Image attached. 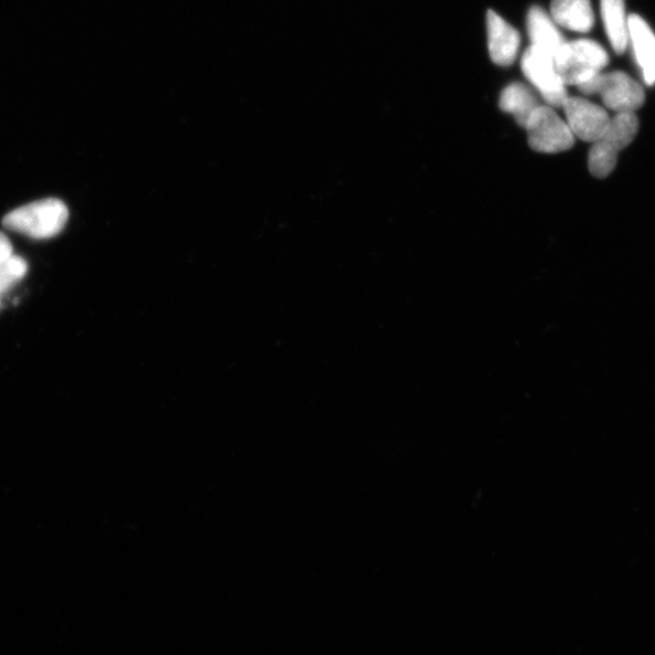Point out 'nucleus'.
<instances>
[{
  "label": "nucleus",
  "mask_w": 655,
  "mask_h": 655,
  "mask_svg": "<svg viewBox=\"0 0 655 655\" xmlns=\"http://www.w3.org/2000/svg\"><path fill=\"white\" fill-rule=\"evenodd\" d=\"M67 220L66 205L58 198H46L10 211L3 219V225L29 238L48 239L58 236Z\"/></svg>",
  "instance_id": "obj_1"
},
{
  "label": "nucleus",
  "mask_w": 655,
  "mask_h": 655,
  "mask_svg": "<svg viewBox=\"0 0 655 655\" xmlns=\"http://www.w3.org/2000/svg\"><path fill=\"white\" fill-rule=\"evenodd\" d=\"M639 128L635 113H616L605 133L591 146L588 160L590 173L604 178L615 171L619 153L635 139Z\"/></svg>",
  "instance_id": "obj_2"
},
{
  "label": "nucleus",
  "mask_w": 655,
  "mask_h": 655,
  "mask_svg": "<svg viewBox=\"0 0 655 655\" xmlns=\"http://www.w3.org/2000/svg\"><path fill=\"white\" fill-rule=\"evenodd\" d=\"M607 51L596 41L579 39L567 45L555 63L568 86L580 88L595 78L608 65Z\"/></svg>",
  "instance_id": "obj_3"
},
{
  "label": "nucleus",
  "mask_w": 655,
  "mask_h": 655,
  "mask_svg": "<svg viewBox=\"0 0 655 655\" xmlns=\"http://www.w3.org/2000/svg\"><path fill=\"white\" fill-rule=\"evenodd\" d=\"M578 89L584 95H600L606 108L616 113H635L646 100L640 84L625 72H601Z\"/></svg>",
  "instance_id": "obj_4"
},
{
  "label": "nucleus",
  "mask_w": 655,
  "mask_h": 655,
  "mask_svg": "<svg viewBox=\"0 0 655 655\" xmlns=\"http://www.w3.org/2000/svg\"><path fill=\"white\" fill-rule=\"evenodd\" d=\"M528 144L539 153H561L572 149L576 136L566 121L548 104H541L524 125Z\"/></svg>",
  "instance_id": "obj_5"
},
{
  "label": "nucleus",
  "mask_w": 655,
  "mask_h": 655,
  "mask_svg": "<svg viewBox=\"0 0 655 655\" xmlns=\"http://www.w3.org/2000/svg\"><path fill=\"white\" fill-rule=\"evenodd\" d=\"M521 67L523 75L548 106L554 109L563 108L569 97L567 84L551 57L530 47L524 52Z\"/></svg>",
  "instance_id": "obj_6"
},
{
  "label": "nucleus",
  "mask_w": 655,
  "mask_h": 655,
  "mask_svg": "<svg viewBox=\"0 0 655 655\" xmlns=\"http://www.w3.org/2000/svg\"><path fill=\"white\" fill-rule=\"evenodd\" d=\"M563 109L573 135L591 144L605 133L611 119L604 108L584 98L568 97Z\"/></svg>",
  "instance_id": "obj_7"
},
{
  "label": "nucleus",
  "mask_w": 655,
  "mask_h": 655,
  "mask_svg": "<svg viewBox=\"0 0 655 655\" xmlns=\"http://www.w3.org/2000/svg\"><path fill=\"white\" fill-rule=\"evenodd\" d=\"M527 29L533 48L554 61L564 51L567 40L551 15L541 7H532L527 15Z\"/></svg>",
  "instance_id": "obj_8"
},
{
  "label": "nucleus",
  "mask_w": 655,
  "mask_h": 655,
  "mask_svg": "<svg viewBox=\"0 0 655 655\" xmlns=\"http://www.w3.org/2000/svg\"><path fill=\"white\" fill-rule=\"evenodd\" d=\"M487 32L492 61L502 67L511 66L520 49L519 32L493 10L487 14Z\"/></svg>",
  "instance_id": "obj_9"
},
{
  "label": "nucleus",
  "mask_w": 655,
  "mask_h": 655,
  "mask_svg": "<svg viewBox=\"0 0 655 655\" xmlns=\"http://www.w3.org/2000/svg\"><path fill=\"white\" fill-rule=\"evenodd\" d=\"M629 45L635 54L643 81L655 84V35L646 21L638 15L629 17Z\"/></svg>",
  "instance_id": "obj_10"
},
{
  "label": "nucleus",
  "mask_w": 655,
  "mask_h": 655,
  "mask_svg": "<svg viewBox=\"0 0 655 655\" xmlns=\"http://www.w3.org/2000/svg\"><path fill=\"white\" fill-rule=\"evenodd\" d=\"M551 16L558 27L579 34H586L595 24L590 0H553Z\"/></svg>",
  "instance_id": "obj_11"
},
{
  "label": "nucleus",
  "mask_w": 655,
  "mask_h": 655,
  "mask_svg": "<svg viewBox=\"0 0 655 655\" xmlns=\"http://www.w3.org/2000/svg\"><path fill=\"white\" fill-rule=\"evenodd\" d=\"M625 0H601V14L604 18L609 44L617 54L629 46V17Z\"/></svg>",
  "instance_id": "obj_12"
},
{
  "label": "nucleus",
  "mask_w": 655,
  "mask_h": 655,
  "mask_svg": "<svg viewBox=\"0 0 655 655\" xmlns=\"http://www.w3.org/2000/svg\"><path fill=\"white\" fill-rule=\"evenodd\" d=\"M500 110L509 113L522 128L533 112L541 106L534 91L522 83H511L500 94Z\"/></svg>",
  "instance_id": "obj_13"
},
{
  "label": "nucleus",
  "mask_w": 655,
  "mask_h": 655,
  "mask_svg": "<svg viewBox=\"0 0 655 655\" xmlns=\"http://www.w3.org/2000/svg\"><path fill=\"white\" fill-rule=\"evenodd\" d=\"M27 262L17 256L0 263V295L13 288L27 273Z\"/></svg>",
  "instance_id": "obj_14"
},
{
  "label": "nucleus",
  "mask_w": 655,
  "mask_h": 655,
  "mask_svg": "<svg viewBox=\"0 0 655 655\" xmlns=\"http://www.w3.org/2000/svg\"><path fill=\"white\" fill-rule=\"evenodd\" d=\"M14 256L12 243L9 238L0 232V263L4 262L9 258Z\"/></svg>",
  "instance_id": "obj_15"
},
{
  "label": "nucleus",
  "mask_w": 655,
  "mask_h": 655,
  "mask_svg": "<svg viewBox=\"0 0 655 655\" xmlns=\"http://www.w3.org/2000/svg\"><path fill=\"white\" fill-rule=\"evenodd\" d=\"M0 297H2V295H0Z\"/></svg>",
  "instance_id": "obj_16"
}]
</instances>
